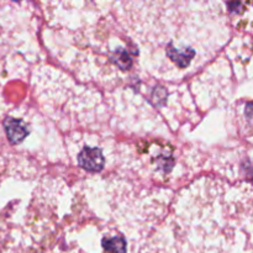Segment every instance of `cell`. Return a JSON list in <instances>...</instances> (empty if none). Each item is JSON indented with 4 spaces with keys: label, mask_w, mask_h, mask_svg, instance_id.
Returning <instances> with one entry per match:
<instances>
[{
    "label": "cell",
    "mask_w": 253,
    "mask_h": 253,
    "mask_svg": "<svg viewBox=\"0 0 253 253\" xmlns=\"http://www.w3.org/2000/svg\"><path fill=\"white\" fill-rule=\"evenodd\" d=\"M78 165L89 172H99L104 168L105 158L98 147H85L79 152Z\"/></svg>",
    "instance_id": "1"
},
{
    "label": "cell",
    "mask_w": 253,
    "mask_h": 253,
    "mask_svg": "<svg viewBox=\"0 0 253 253\" xmlns=\"http://www.w3.org/2000/svg\"><path fill=\"white\" fill-rule=\"evenodd\" d=\"M4 127L7 138L12 145L22 142L30 132L29 126L20 119L6 118L4 120Z\"/></svg>",
    "instance_id": "2"
},
{
    "label": "cell",
    "mask_w": 253,
    "mask_h": 253,
    "mask_svg": "<svg viewBox=\"0 0 253 253\" xmlns=\"http://www.w3.org/2000/svg\"><path fill=\"white\" fill-rule=\"evenodd\" d=\"M101 245L109 253H126V241L123 237H105Z\"/></svg>",
    "instance_id": "3"
},
{
    "label": "cell",
    "mask_w": 253,
    "mask_h": 253,
    "mask_svg": "<svg viewBox=\"0 0 253 253\" xmlns=\"http://www.w3.org/2000/svg\"><path fill=\"white\" fill-rule=\"evenodd\" d=\"M245 116H246L250 125L253 127V103L246 104V108H245Z\"/></svg>",
    "instance_id": "4"
}]
</instances>
